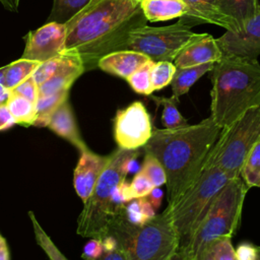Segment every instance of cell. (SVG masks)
Wrapping results in <instances>:
<instances>
[{"label": "cell", "instance_id": "6da1fadb", "mask_svg": "<svg viewBox=\"0 0 260 260\" xmlns=\"http://www.w3.org/2000/svg\"><path fill=\"white\" fill-rule=\"evenodd\" d=\"M146 22L140 0H89L65 22L62 54L77 55L85 71L98 68L102 57L120 51L130 31Z\"/></svg>", "mask_w": 260, "mask_h": 260}, {"label": "cell", "instance_id": "7a4b0ae2", "mask_svg": "<svg viewBox=\"0 0 260 260\" xmlns=\"http://www.w3.org/2000/svg\"><path fill=\"white\" fill-rule=\"evenodd\" d=\"M220 130L210 117L193 125L153 130L143 149L165 170L168 205L175 204L196 182Z\"/></svg>", "mask_w": 260, "mask_h": 260}, {"label": "cell", "instance_id": "3957f363", "mask_svg": "<svg viewBox=\"0 0 260 260\" xmlns=\"http://www.w3.org/2000/svg\"><path fill=\"white\" fill-rule=\"evenodd\" d=\"M210 118L221 129L260 104V63L223 54L210 71Z\"/></svg>", "mask_w": 260, "mask_h": 260}, {"label": "cell", "instance_id": "277c9868", "mask_svg": "<svg viewBox=\"0 0 260 260\" xmlns=\"http://www.w3.org/2000/svg\"><path fill=\"white\" fill-rule=\"evenodd\" d=\"M122 212L115 217L109 234L125 250L127 260H169L180 247L167 208L141 226L127 222Z\"/></svg>", "mask_w": 260, "mask_h": 260}, {"label": "cell", "instance_id": "5b68a950", "mask_svg": "<svg viewBox=\"0 0 260 260\" xmlns=\"http://www.w3.org/2000/svg\"><path fill=\"white\" fill-rule=\"evenodd\" d=\"M248 190L239 176L229 180L219 191L187 246L183 247L191 260H196L213 241L223 237L233 238L241 221Z\"/></svg>", "mask_w": 260, "mask_h": 260}, {"label": "cell", "instance_id": "8992f818", "mask_svg": "<svg viewBox=\"0 0 260 260\" xmlns=\"http://www.w3.org/2000/svg\"><path fill=\"white\" fill-rule=\"evenodd\" d=\"M117 148L110 154V160L100 176L90 196L84 202L77 220V234L84 238L103 239L117 216L112 205V193L126 174L122 165L133 151Z\"/></svg>", "mask_w": 260, "mask_h": 260}, {"label": "cell", "instance_id": "52a82bcc", "mask_svg": "<svg viewBox=\"0 0 260 260\" xmlns=\"http://www.w3.org/2000/svg\"><path fill=\"white\" fill-rule=\"evenodd\" d=\"M260 140V104L248 109L222 128L209 151L204 168L216 167L230 179L240 176L249 152Z\"/></svg>", "mask_w": 260, "mask_h": 260}, {"label": "cell", "instance_id": "ba28073f", "mask_svg": "<svg viewBox=\"0 0 260 260\" xmlns=\"http://www.w3.org/2000/svg\"><path fill=\"white\" fill-rule=\"evenodd\" d=\"M229 180L230 177L220 169L204 168L184 195L175 204L167 206L181 247L187 246L213 200Z\"/></svg>", "mask_w": 260, "mask_h": 260}, {"label": "cell", "instance_id": "9c48e42d", "mask_svg": "<svg viewBox=\"0 0 260 260\" xmlns=\"http://www.w3.org/2000/svg\"><path fill=\"white\" fill-rule=\"evenodd\" d=\"M194 25L195 23L185 16L170 25H143L130 31L120 50L141 53L153 62H174L180 51L197 36V32L192 30Z\"/></svg>", "mask_w": 260, "mask_h": 260}, {"label": "cell", "instance_id": "30bf717a", "mask_svg": "<svg viewBox=\"0 0 260 260\" xmlns=\"http://www.w3.org/2000/svg\"><path fill=\"white\" fill-rule=\"evenodd\" d=\"M114 139L119 148L140 149L150 139L153 129L149 113L140 101L118 110L114 118Z\"/></svg>", "mask_w": 260, "mask_h": 260}, {"label": "cell", "instance_id": "8fae6325", "mask_svg": "<svg viewBox=\"0 0 260 260\" xmlns=\"http://www.w3.org/2000/svg\"><path fill=\"white\" fill-rule=\"evenodd\" d=\"M66 25L54 21L46 22L25 36V47L20 58L39 62L61 55L65 48Z\"/></svg>", "mask_w": 260, "mask_h": 260}, {"label": "cell", "instance_id": "7c38bea8", "mask_svg": "<svg viewBox=\"0 0 260 260\" xmlns=\"http://www.w3.org/2000/svg\"><path fill=\"white\" fill-rule=\"evenodd\" d=\"M215 40L222 54L257 59L260 55V2L256 14L242 31H226Z\"/></svg>", "mask_w": 260, "mask_h": 260}, {"label": "cell", "instance_id": "4fadbf2b", "mask_svg": "<svg viewBox=\"0 0 260 260\" xmlns=\"http://www.w3.org/2000/svg\"><path fill=\"white\" fill-rule=\"evenodd\" d=\"M109 160L110 154L101 155L91 151L88 147L80 151V156L73 173V186L83 203L90 196Z\"/></svg>", "mask_w": 260, "mask_h": 260}, {"label": "cell", "instance_id": "5bb4252c", "mask_svg": "<svg viewBox=\"0 0 260 260\" xmlns=\"http://www.w3.org/2000/svg\"><path fill=\"white\" fill-rule=\"evenodd\" d=\"M222 52L216 43V40L204 32L190 41L177 55L174 64L177 68L190 67L209 62H217L222 57Z\"/></svg>", "mask_w": 260, "mask_h": 260}, {"label": "cell", "instance_id": "9a60e30c", "mask_svg": "<svg viewBox=\"0 0 260 260\" xmlns=\"http://www.w3.org/2000/svg\"><path fill=\"white\" fill-rule=\"evenodd\" d=\"M187 6L185 17L196 24L211 23L225 28L226 31L238 32L236 24L220 9L219 0H183Z\"/></svg>", "mask_w": 260, "mask_h": 260}, {"label": "cell", "instance_id": "2e32d148", "mask_svg": "<svg viewBox=\"0 0 260 260\" xmlns=\"http://www.w3.org/2000/svg\"><path fill=\"white\" fill-rule=\"evenodd\" d=\"M149 60L148 57L141 53L130 50H120L102 57L98 62V68L112 75L127 79Z\"/></svg>", "mask_w": 260, "mask_h": 260}, {"label": "cell", "instance_id": "e0dca14e", "mask_svg": "<svg viewBox=\"0 0 260 260\" xmlns=\"http://www.w3.org/2000/svg\"><path fill=\"white\" fill-rule=\"evenodd\" d=\"M47 127L58 136L70 142L79 151L87 148V145L80 134L73 110L68 100L62 103L54 112Z\"/></svg>", "mask_w": 260, "mask_h": 260}, {"label": "cell", "instance_id": "ac0fdd59", "mask_svg": "<svg viewBox=\"0 0 260 260\" xmlns=\"http://www.w3.org/2000/svg\"><path fill=\"white\" fill-rule=\"evenodd\" d=\"M72 70L85 71L81 59L75 54H61L47 61L41 62L31 77L36 83L40 85L54 75Z\"/></svg>", "mask_w": 260, "mask_h": 260}, {"label": "cell", "instance_id": "d6986e66", "mask_svg": "<svg viewBox=\"0 0 260 260\" xmlns=\"http://www.w3.org/2000/svg\"><path fill=\"white\" fill-rule=\"evenodd\" d=\"M147 21H165L185 15L187 6L183 0H140Z\"/></svg>", "mask_w": 260, "mask_h": 260}, {"label": "cell", "instance_id": "ffe728a7", "mask_svg": "<svg viewBox=\"0 0 260 260\" xmlns=\"http://www.w3.org/2000/svg\"><path fill=\"white\" fill-rule=\"evenodd\" d=\"M214 66L213 62L184 67V68H177L172 79V91L173 98L179 101L180 96L186 94L191 86L205 73L210 72Z\"/></svg>", "mask_w": 260, "mask_h": 260}, {"label": "cell", "instance_id": "44dd1931", "mask_svg": "<svg viewBox=\"0 0 260 260\" xmlns=\"http://www.w3.org/2000/svg\"><path fill=\"white\" fill-rule=\"evenodd\" d=\"M221 12L242 31L245 24L256 14L259 0H219Z\"/></svg>", "mask_w": 260, "mask_h": 260}, {"label": "cell", "instance_id": "7402d4cb", "mask_svg": "<svg viewBox=\"0 0 260 260\" xmlns=\"http://www.w3.org/2000/svg\"><path fill=\"white\" fill-rule=\"evenodd\" d=\"M41 64L39 61L19 58L5 66L4 70V85L9 90H12L22 81L30 77L38 66Z\"/></svg>", "mask_w": 260, "mask_h": 260}, {"label": "cell", "instance_id": "603a6c76", "mask_svg": "<svg viewBox=\"0 0 260 260\" xmlns=\"http://www.w3.org/2000/svg\"><path fill=\"white\" fill-rule=\"evenodd\" d=\"M68 90L48 95H39L36 103V120L34 126L47 127L54 112L62 103L68 100Z\"/></svg>", "mask_w": 260, "mask_h": 260}, {"label": "cell", "instance_id": "cb8c5ba5", "mask_svg": "<svg viewBox=\"0 0 260 260\" xmlns=\"http://www.w3.org/2000/svg\"><path fill=\"white\" fill-rule=\"evenodd\" d=\"M6 105L14 118L15 124L21 126H34L36 120V104L29 100L10 92Z\"/></svg>", "mask_w": 260, "mask_h": 260}, {"label": "cell", "instance_id": "d4e9b609", "mask_svg": "<svg viewBox=\"0 0 260 260\" xmlns=\"http://www.w3.org/2000/svg\"><path fill=\"white\" fill-rule=\"evenodd\" d=\"M149 98L157 105L162 107V114H161V123L164 128L171 129L177 128L180 126H185L188 124L187 119L183 117V115L178 110V103L179 101L175 100L173 96L166 98V96H156L150 94Z\"/></svg>", "mask_w": 260, "mask_h": 260}, {"label": "cell", "instance_id": "484cf974", "mask_svg": "<svg viewBox=\"0 0 260 260\" xmlns=\"http://www.w3.org/2000/svg\"><path fill=\"white\" fill-rule=\"evenodd\" d=\"M84 73L83 70L61 72L39 85V95H48L70 89L74 81Z\"/></svg>", "mask_w": 260, "mask_h": 260}, {"label": "cell", "instance_id": "4316f807", "mask_svg": "<svg viewBox=\"0 0 260 260\" xmlns=\"http://www.w3.org/2000/svg\"><path fill=\"white\" fill-rule=\"evenodd\" d=\"M240 177L248 188H260V140L249 152L240 172Z\"/></svg>", "mask_w": 260, "mask_h": 260}, {"label": "cell", "instance_id": "83f0119b", "mask_svg": "<svg viewBox=\"0 0 260 260\" xmlns=\"http://www.w3.org/2000/svg\"><path fill=\"white\" fill-rule=\"evenodd\" d=\"M89 0H54L53 8L49 14L48 20L65 23L78 11H80Z\"/></svg>", "mask_w": 260, "mask_h": 260}, {"label": "cell", "instance_id": "f1b7e54d", "mask_svg": "<svg viewBox=\"0 0 260 260\" xmlns=\"http://www.w3.org/2000/svg\"><path fill=\"white\" fill-rule=\"evenodd\" d=\"M28 216L32 224L36 242L42 248V250L46 253L48 258L50 260H68L57 248V246L54 244L52 239L44 231L42 225L39 223L37 217L35 216V213L32 211H28Z\"/></svg>", "mask_w": 260, "mask_h": 260}, {"label": "cell", "instance_id": "f546056e", "mask_svg": "<svg viewBox=\"0 0 260 260\" xmlns=\"http://www.w3.org/2000/svg\"><path fill=\"white\" fill-rule=\"evenodd\" d=\"M175 72L176 66L171 61L153 62L150 69V78L153 91L160 90L161 88L171 84Z\"/></svg>", "mask_w": 260, "mask_h": 260}, {"label": "cell", "instance_id": "4dcf8cb0", "mask_svg": "<svg viewBox=\"0 0 260 260\" xmlns=\"http://www.w3.org/2000/svg\"><path fill=\"white\" fill-rule=\"evenodd\" d=\"M153 64V61L149 60L140 68H138L134 73H132L126 80L131 86V88L143 95H150L153 92L150 78V69Z\"/></svg>", "mask_w": 260, "mask_h": 260}, {"label": "cell", "instance_id": "1f68e13d", "mask_svg": "<svg viewBox=\"0 0 260 260\" xmlns=\"http://www.w3.org/2000/svg\"><path fill=\"white\" fill-rule=\"evenodd\" d=\"M140 170L150 180L154 187H160L166 184L167 177L160 162L150 153L144 152V158Z\"/></svg>", "mask_w": 260, "mask_h": 260}, {"label": "cell", "instance_id": "d6a6232c", "mask_svg": "<svg viewBox=\"0 0 260 260\" xmlns=\"http://www.w3.org/2000/svg\"><path fill=\"white\" fill-rule=\"evenodd\" d=\"M215 260H238L236 250L232 244V238H219L208 245L206 248Z\"/></svg>", "mask_w": 260, "mask_h": 260}, {"label": "cell", "instance_id": "836d02e7", "mask_svg": "<svg viewBox=\"0 0 260 260\" xmlns=\"http://www.w3.org/2000/svg\"><path fill=\"white\" fill-rule=\"evenodd\" d=\"M153 188V184L141 170H139L135 174L134 178L132 179V182L130 183V190L133 199L146 197Z\"/></svg>", "mask_w": 260, "mask_h": 260}, {"label": "cell", "instance_id": "e575fe53", "mask_svg": "<svg viewBox=\"0 0 260 260\" xmlns=\"http://www.w3.org/2000/svg\"><path fill=\"white\" fill-rule=\"evenodd\" d=\"M122 213H123V216L126 219V221L132 225L141 226L146 222L143 217V214L141 212L138 198L129 201L125 205Z\"/></svg>", "mask_w": 260, "mask_h": 260}, {"label": "cell", "instance_id": "d590c367", "mask_svg": "<svg viewBox=\"0 0 260 260\" xmlns=\"http://www.w3.org/2000/svg\"><path fill=\"white\" fill-rule=\"evenodd\" d=\"M13 93L19 94L27 100H29L32 103H37L39 98V85L36 83V81L32 79V77H28L24 81H22L20 84H18L16 87H14L11 90Z\"/></svg>", "mask_w": 260, "mask_h": 260}, {"label": "cell", "instance_id": "8d00e7d4", "mask_svg": "<svg viewBox=\"0 0 260 260\" xmlns=\"http://www.w3.org/2000/svg\"><path fill=\"white\" fill-rule=\"evenodd\" d=\"M105 253L103 243L101 239L90 238V240L84 245L82 258L84 260H96L103 256Z\"/></svg>", "mask_w": 260, "mask_h": 260}, {"label": "cell", "instance_id": "74e56055", "mask_svg": "<svg viewBox=\"0 0 260 260\" xmlns=\"http://www.w3.org/2000/svg\"><path fill=\"white\" fill-rule=\"evenodd\" d=\"M235 250L238 260H256L257 247L251 243H242Z\"/></svg>", "mask_w": 260, "mask_h": 260}, {"label": "cell", "instance_id": "f35d334b", "mask_svg": "<svg viewBox=\"0 0 260 260\" xmlns=\"http://www.w3.org/2000/svg\"><path fill=\"white\" fill-rule=\"evenodd\" d=\"M14 118L11 115L6 104L0 105V131H5L13 127Z\"/></svg>", "mask_w": 260, "mask_h": 260}, {"label": "cell", "instance_id": "ab89813d", "mask_svg": "<svg viewBox=\"0 0 260 260\" xmlns=\"http://www.w3.org/2000/svg\"><path fill=\"white\" fill-rule=\"evenodd\" d=\"M145 198L150 202L154 209H158L164 198V192L159 187H154Z\"/></svg>", "mask_w": 260, "mask_h": 260}, {"label": "cell", "instance_id": "60d3db41", "mask_svg": "<svg viewBox=\"0 0 260 260\" xmlns=\"http://www.w3.org/2000/svg\"><path fill=\"white\" fill-rule=\"evenodd\" d=\"M139 200V204H140V208H141V212L143 214V217L145 219V221L147 222L148 220L152 219L156 214H155V209L152 207V205L150 204V202L145 198H138Z\"/></svg>", "mask_w": 260, "mask_h": 260}, {"label": "cell", "instance_id": "b9f144b4", "mask_svg": "<svg viewBox=\"0 0 260 260\" xmlns=\"http://www.w3.org/2000/svg\"><path fill=\"white\" fill-rule=\"evenodd\" d=\"M96 260H127V257L125 250L119 246L117 249L113 251L105 252L103 256Z\"/></svg>", "mask_w": 260, "mask_h": 260}, {"label": "cell", "instance_id": "7bdbcfd3", "mask_svg": "<svg viewBox=\"0 0 260 260\" xmlns=\"http://www.w3.org/2000/svg\"><path fill=\"white\" fill-rule=\"evenodd\" d=\"M4 70L5 66L0 68V105L6 104L11 92V90L6 88V86L4 85Z\"/></svg>", "mask_w": 260, "mask_h": 260}, {"label": "cell", "instance_id": "ee69618b", "mask_svg": "<svg viewBox=\"0 0 260 260\" xmlns=\"http://www.w3.org/2000/svg\"><path fill=\"white\" fill-rule=\"evenodd\" d=\"M102 240L103 243V247H104V251L105 252H110L113 251L115 249H117L119 247V243L118 240L111 234H108L107 236H105Z\"/></svg>", "mask_w": 260, "mask_h": 260}, {"label": "cell", "instance_id": "f6af8a7d", "mask_svg": "<svg viewBox=\"0 0 260 260\" xmlns=\"http://www.w3.org/2000/svg\"><path fill=\"white\" fill-rule=\"evenodd\" d=\"M0 260H10L9 249L6 240L0 235Z\"/></svg>", "mask_w": 260, "mask_h": 260}, {"label": "cell", "instance_id": "bcb514c9", "mask_svg": "<svg viewBox=\"0 0 260 260\" xmlns=\"http://www.w3.org/2000/svg\"><path fill=\"white\" fill-rule=\"evenodd\" d=\"M169 260H191L183 247H179Z\"/></svg>", "mask_w": 260, "mask_h": 260}, {"label": "cell", "instance_id": "7dc6e473", "mask_svg": "<svg viewBox=\"0 0 260 260\" xmlns=\"http://www.w3.org/2000/svg\"><path fill=\"white\" fill-rule=\"evenodd\" d=\"M20 0H0L5 9L9 11H17Z\"/></svg>", "mask_w": 260, "mask_h": 260}, {"label": "cell", "instance_id": "c3c4849f", "mask_svg": "<svg viewBox=\"0 0 260 260\" xmlns=\"http://www.w3.org/2000/svg\"><path fill=\"white\" fill-rule=\"evenodd\" d=\"M196 260H215V259L212 257V255L210 254V252H209L207 249H205V250L196 258Z\"/></svg>", "mask_w": 260, "mask_h": 260}, {"label": "cell", "instance_id": "681fc988", "mask_svg": "<svg viewBox=\"0 0 260 260\" xmlns=\"http://www.w3.org/2000/svg\"><path fill=\"white\" fill-rule=\"evenodd\" d=\"M256 260H260V247H257V257Z\"/></svg>", "mask_w": 260, "mask_h": 260}]
</instances>
